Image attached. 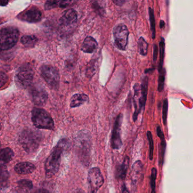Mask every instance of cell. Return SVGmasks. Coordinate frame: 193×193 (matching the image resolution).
<instances>
[{
    "mask_svg": "<svg viewBox=\"0 0 193 193\" xmlns=\"http://www.w3.org/2000/svg\"><path fill=\"white\" fill-rule=\"evenodd\" d=\"M41 140V133L31 129L24 130L19 137L20 145L28 153L35 152L39 147Z\"/></svg>",
    "mask_w": 193,
    "mask_h": 193,
    "instance_id": "obj_3",
    "label": "cell"
},
{
    "mask_svg": "<svg viewBox=\"0 0 193 193\" xmlns=\"http://www.w3.org/2000/svg\"><path fill=\"white\" fill-rule=\"evenodd\" d=\"M164 26H165L164 22L163 20H161V21H160V28H163V27H164Z\"/></svg>",
    "mask_w": 193,
    "mask_h": 193,
    "instance_id": "obj_39",
    "label": "cell"
},
{
    "mask_svg": "<svg viewBox=\"0 0 193 193\" xmlns=\"http://www.w3.org/2000/svg\"><path fill=\"white\" fill-rule=\"evenodd\" d=\"M143 169V165L141 160L135 161L132 167V180L135 184L141 176Z\"/></svg>",
    "mask_w": 193,
    "mask_h": 193,
    "instance_id": "obj_20",
    "label": "cell"
},
{
    "mask_svg": "<svg viewBox=\"0 0 193 193\" xmlns=\"http://www.w3.org/2000/svg\"><path fill=\"white\" fill-rule=\"evenodd\" d=\"M75 146L79 159L85 165H89L92 147L89 133L87 131H81L77 134L75 139Z\"/></svg>",
    "mask_w": 193,
    "mask_h": 193,
    "instance_id": "obj_2",
    "label": "cell"
},
{
    "mask_svg": "<svg viewBox=\"0 0 193 193\" xmlns=\"http://www.w3.org/2000/svg\"><path fill=\"white\" fill-rule=\"evenodd\" d=\"M8 1H1V3H0V4H1V6H6V5H8Z\"/></svg>",
    "mask_w": 193,
    "mask_h": 193,
    "instance_id": "obj_38",
    "label": "cell"
},
{
    "mask_svg": "<svg viewBox=\"0 0 193 193\" xmlns=\"http://www.w3.org/2000/svg\"><path fill=\"white\" fill-rule=\"evenodd\" d=\"M122 114H120L116 120L113 129L112 135L111 138V145L114 149H119L122 146L121 139V125L122 122Z\"/></svg>",
    "mask_w": 193,
    "mask_h": 193,
    "instance_id": "obj_11",
    "label": "cell"
},
{
    "mask_svg": "<svg viewBox=\"0 0 193 193\" xmlns=\"http://www.w3.org/2000/svg\"><path fill=\"white\" fill-rule=\"evenodd\" d=\"M14 157V152L9 147L2 149L0 153V160L1 164H6L11 161Z\"/></svg>",
    "mask_w": 193,
    "mask_h": 193,
    "instance_id": "obj_21",
    "label": "cell"
},
{
    "mask_svg": "<svg viewBox=\"0 0 193 193\" xmlns=\"http://www.w3.org/2000/svg\"><path fill=\"white\" fill-rule=\"evenodd\" d=\"M35 193H50L47 189H40L38 190Z\"/></svg>",
    "mask_w": 193,
    "mask_h": 193,
    "instance_id": "obj_36",
    "label": "cell"
},
{
    "mask_svg": "<svg viewBox=\"0 0 193 193\" xmlns=\"http://www.w3.org/2000/svg\"><path fill=\"white\" fill-rule=\"evenodd\" d=\"M61 1H47L45 3V9L50 10L57 7L61 8Z\"/></svg>",
    "mask_w": 193,
    "mask_h": 193,
    "instance_id": "obj_31",
    "label": "cell"
},
{
    "mask_svg": "<svg viewBox=\"0 0 193 193\" xmlns=\"http://www.w3.org/2000/svg\"><path fill=\"white\" fill-rule=\"evenodd\" d=\"M8 80V76L3 72H1L0 81H1V87H3L6 82Z\"/></svg>",
    "mask_w": 193,
    "mask_h": 193,
    "instance_id": "obj_33",
    "label": "cell"
},
{
    "mask_svg": "<svg viewBox=\"0 0 193 193\" xmlns=\"http://www.w3.org/2000/svg\"><path fill=\"white\" fill-rule=\"evenodd\" d=\"M129 157L125 156L122 163L118 165L116 169V177L117 180H124L129 168Z\"/></svg>",
    "mask_w": 193,
    "mask_h": 193,
    "instance_id": "obj_18",
    "label": "cell"
},
{
    "mask_svg": "<svg viewBox=\"0 0 193 193\" xmlns=\"http://www.w3.org/2000/svg\"><path fill=\"white\" fill-rule=\"evenodd\" d=\"M36 169L35 166L29 162H21L16 164L14 167V170L19 174H28L32 173Z\"/></svg>",
    "mask_w": 193,
    "mask_h": 193,
    "instance_id": "obj_15",
    "label": "cell"
},
{
    "mask_svg": "<svg viewBox=\"0 0 193 193\" xmlns=\"http://www.w3.org/2000/svg\"><path fill=\"white\" fill-rule=\"evenodd\" d=\"M138 49L139 52L141 55L146 56L148 53V48H149V44L145 40V39L143 37H141L138 40Z\"/></svg>",
    "mask_w": 193,
    "mask_h": 193,
    "instance_id": "obj_24",
    "label": "cell"
},
{
    "mask_svg": "<svg viewBox=\"0 0 193 193\" xmlns=\"http://www.w3.org/2000/svg\"><path fill=\"white\" fill-rule=\"evenodd\" d=\"M41 75L51 89H57L60 84V74L58 70L51 65H44L40 68Z\"/></svg>",
    "mask_w": 193,
    "mask_h": 193,
    "instance_id": "obj_7",
    "label": "cell"
},
{
    "mask_svg": "<svg viewBox=\"0 0 193 193\" xmlns=\"http://www.w3.org/2000/svg\"><path fill=\"white\" fill-rule=\"evenodd\" d=\"M149 21H150L152 37L153 39H154L156 36V24H155V19L154 16L153 10L151 8H149Z\"/></svg>",
    "mask_w": 193,
    "mask_h": 193,
    "instance_id": "obj_26",
    "label": "cell"
},
{
    "mask_svg": "<svg viewBox=\"0 0 193 193\" xmlns=\"http://www.w3.org/2000/svg\"><path fill=\"white\" fill-rule=\"evenodd\" d=\"M20 20L29 23H36L40 21L42 18V13L37 8L32 7L20 13L18 16Z\"/></svg>",
    "mask_w": 193,
    "mask_h": 193,
    "instance_id": "obj_13",
    "label": "cell"
},
{
    "mask_svg": "<svg viewBox=\"0 0 193 193\" xmlns=\"http://www.w3.org/2000/svg\"><path fill=\"white\" fill-rule=\"evenodd\" d=\"M129 32L126 26L124 24H118L113 30L114 43L118 48L125 51L128 43Z\"/></svg>",
    "mask_w": 193,
    "mask_h": 193,
    "instance_id": "obj_8",
    "label": "cell"
},
{
    "mask_svg": "<svg viewBox=\"0 0 193 193\" xmlns=\"http://www.w3.org/2000/svg\"><path fill=\"white\" fill-rule=\"evenodd\" d=\"M78 21V16L76 11L70 9L63 12L60 19L61 27L64 28H72L74 27Z\"/></svg>",
    "mask_w": 193,
    "mask_h": 193,
    "instance_id": "obj_12",
    "label": "cell"
},
{
    "mask_svg": "<svg viewBox=\"0 0 193 193\" xmlns=\"http://www.w3.org/2000/svg\"><path fill=\"white\" fill-rule=\"evenodd\" d=\"M38 39L34 35H24L21 37L20 42L26 47L31 48L36 44Z\"/></svg>",
    "mask_w": 193,
    "mask_h": 193,
    "instance_id": "obj_22",
    "label": "cell"
},
{
    "mask_svg": "<svg viewBox=\"0 0 193 193\" xmlns=\"http://www.w3.org/2000/svg\"><path fill=\"white\" fill-rule=\"evenodd\" d=\"M74 193H85V192L83 190H76L75 192H74Z\"/></svg>",
    "mask_w": 193,
    "mask_h": 193,
    "instance_id": "obj_40",
    "label": "cell"
},
{
    "mask_svg": "<svg viewBox=\"0 0 193 193\" xmlns=\"http://www.w3.org/2000/svg\"><path fill=\"white\" fill-rule=\"evenodd\" d=\"M70 147V142L65 138L61 139L53 149L45 162V171L47 177H52L58 171L62 153Z\"/></svg>",
    "mask_w": 193,
    "mask_h": 193,
    "instance_id": "obj_1",
    "label": "cell"
},
{
    "mask_svg": "<svg viewBox=\"0 0 193 193\" xmlns=\"http://www.w3.org/2000/svg\"><path fill=\"white\" fill-rule=\"evenodd\" d=\"M34 72L32 66L29 63L22 65L18 69L16 75V81L18 86L23 89L30 86L33 79Z\"/></svg>",
    "mask_w": 193,
    "mask_h": 193,
    "instance_id": "obj_6",
    "label": "cell"
},
{
    "mask_svg": "<svg viewBox=\"0 0 193 193\" xmlns=\"http://www.w3.org/2000/svg\"><path fill=\"white\" fill-rule=\"evenodd\" d=\"M148 86H149V78L148 76L143 77L142 85H141V96L139 98V108L142 110L145 108L147 100V96L148 93Z\"/></svg>",
    "mask_w": 193,
    "mask_h": 193,
    "instance_id": "obj_17",
    "label": "cell"
},
{
    "mask_svg": "<svg viewBox=\"0 0 193 193\" xmlns=\"http://www.w3.org/2000/svg\"><path fill=\"white\" fill-rule=\"evenodd\" d=\"M157 170L155 168L151 169L150 177V186L151 193H156V180L157 178Z\"/></svg>",
    "mask_w": 193,
    "mask_h": 193,
    "instance_id": "obj_27",
    "label": "cell"
},
{
    "mask_svg": "<svg viewBox=\"0 0 193 193\" xmlns=\"http://www.w3.org/2000/svg\"><path fill=\"white\" fill-rule=\"evenodd\" d=\"M89 97L85 93H77L72 96L71 98L70 106L71 108H75L84 104L89 101Z\"/></svg>",
    "mask_w": 193,
    "mask_h": 193,
    "instance_id": "obj_19",
    "label": "cell"
},
{
    "mask_svg": "<svg viewBox=\"0 0 193 193\" xmlns=\"http://www.w3.org/2000/svg\"><path fill=\"white\" fill-rule=\"evenodd\" d=\"M156 132H157V135L160 139V143L159 144V164L160 167H162L164 161V156H165L167 143H166L164 134L163 133V130H161L160 126H157Z\"/></svg>",
    "mask_w": 193,
    "mask_h": 193,
    "instance_id": "obj_14",
    "label": "cell"
},
{
    "mask_svg": "<svg viewBox=\"0 0 193 193\" xmlns=\"http://www.w3.org/2000/svg\"><path fill=\"white\" fill-rule=\"evenodd\" d=\"M97 47L96 40L91 36H87L82 44L81 50L83 52L93 53L96 50Z\"/></svg>",
    "mask_w": 193,
    "mask_h": 193,
    "instance_id": "obj_16",
    "label": "cell"
},
{
    "mask_svg": "<svg viewBox=\"0 0 193 193\" xmlns=\"http://www.w3.org/2000/svg\"><path fill=\"white\" fill-rule=\"evenodd\" d=\"M19 30L13 27H6L1 30L0 45L1 51H7L14 47L19 39Z\"/></svg>",
    "mask_w": 193,
    "mask_h": 193,
    "instance_id": "obj_5",
    "label": "cell"
},
{
    "mask_svg": "<svg viewBox=\"0 0 193 193\" xmlns=\"http://www.w3.org/2000/svg\"><path fill=\"white\" fill-rule=\"evenodd\" d=\"M9 174L8 171L5 167L4 165L1 164V188L3 189L5 188L8 182Z\"/></svg>",
    "mask_w": 193,
    "mask_h": 193,
    "instance_id": "obj_23",
    "label": "cell"
},
{
    "mask_svg": "<svg viewBox=\"0 0 193 193\" xmlns=\"http://www.w3.org/2000/svg\"><path fill=\"white\" fill-rule=\"evenodd\" d=\"M30 94L33 103L41 106L45 104L48 100V93L43 87L38 85H33L30 89Z\"/></svg>",
    "mask_w": 193,
    "mask_h": 193,
    "instance_id": "obj_10",
    "label": "cell"
},
{
    "mask_svg": "<svg viewBox=\"0 0 193 193\" xmlns=\"http://www.w3.org/2000/svg\"><path fill=\"white\" fill-rule=\"evenodd\" d=\"M32 121L36 128L52 130L54 121L51 115L43 109L34 108L32 111Z\"/></svg>",
    "mask_w": 193,
    "mask_h": 193,
    "instance_id": "obj_4",
    "label": "cell"
},
{
    "mask_svg": "<svg viewBox=\"0 0 193 193\" xmlns=\"http://www.w3.org/2000/svg\"><path fill=\"white\" fill-rule=\"evenodd\" d=\"M160 45V62H159V70L160 72L163 69V65L164 62V59L165 56V40L163 37H161L160 41L159 43Z\"/></svg>",
    "mask_w": 193,
    "mask_h": 193,
    "instance_id": "obj_25",
    "label": "cell"
},
{
    "mask_svg": "<svg viewBox=\"0 0 193 193\" xmlns=\"http://www.w3.org/2000/svg\"><path fill=\"white\" fill-rule=\"evenodd\" d=\"M114 4L118 6H122L124 3L126 2L125 1H120V0H116V1H113Z\"/></svg>",
    "mask_w": 193,
    "mask_h": 193,
    "instance_id": "obj_35",
    "label": "cell"
},
{
    "mask_svg": "<svg viewBox=\"0 0 193 193\" xmlns=\"http://www.w3.org/2000/svg\"><path fill=\"white\" fill-rule=\"evenodd\" d=\"M165 69L163 68L161 72H160L159 76V82H158V90L159 91L161 92L164 86V82H165Z\"/></svg>",
    "mask_w": 193,
    "mask_h": 193,
    "instance_id": "obj_29",
    "label": "cell"
},
{
    "mask_svg": "<svg viewBox=\"0 0 193 193\" xmlns=\"http://www.w3.org/2000/svg\"><path fill=\"white\" fill-rule=\"evenodd\" d=\"M147 137L149 142V159L152 160L153 159V135L150 131H148L147 132Z\"/></svg>",
    "mask_w": 193,
    "mask_h": 193,
    "instance_id": "obj_30",
    "label": "cell"
},
{
    "mask_svg": "<svg viewBox=\"0 0 193 193\" xmlns=\"http://www.w3.org/2000/svg\"><path fill=\"white\" fill-rule=\"evenodd\" d=\"M168 102L167 99H165L163 103V120L164 125H167V115H168Z\"/></svg>",
    "mask_w": 193,
    "mask_h": 193,
    "instance_id": "obj_32",
    "label": "cell"
},
{
    "mask_svg": "<svg viewBox=\"0 0 193 193\" xmlns=\"http://www.w3.org/2000/svg\"><path fill=\"white\" fill-rule=\"evenodd\" d=\"M89 193H96L104 184V178L100 169L94 167L89 170L87 176Z\"/></svg>",
    "mask_w": 193,
    "mask_h": 193,
    "instance_id": "obj_9",
    "label": "cell"
},
{
    "mask_svg": "<svg viewBox=\"0 0 193 193\" xmlns=\"http://www.w3.org/2000/svg\"><path fill=\"white\" fill-rule=\"evenodd\" d=\"M17 183L19 188L23 190H30L33 188L32 181L27 179L21 180Z\"/></svg>",
    "mask_w": 193,
    "mask_h": 193,
    "instance_id": "obj_28",
    "label": "cell"
},
{
    "mask_svg": "<svg viewBox=\"0 0 193 193\" xmlns=\"http://www.w3.org/2000/svg\"><path fill=\"white\" fill-rule=\"evenodd\" d=\"M122 193H130L129 190L126 188L125 185H123L122 186Z\"/></svg>",
    "mask_w": 193,
    "mask_h": 193,
    "instance_id": "obj_37",
    "label": "cell"
},
{
    "mask_svg": "<svg viewBox=\"0 0 193 193\" xmlns=\"http://www.w3.org/2000/svg\"><path fill=\"white\" fill-rule=\"evenodd\" d=\"M157 53H158V47L155 44L153 47V60L155 62L157 60Z\"/></svg>",
    "mask_w": 193,
    "mask_h": 193,
    "instance_id": "obj_34",
    "label": "cell"
}]
</instances>
